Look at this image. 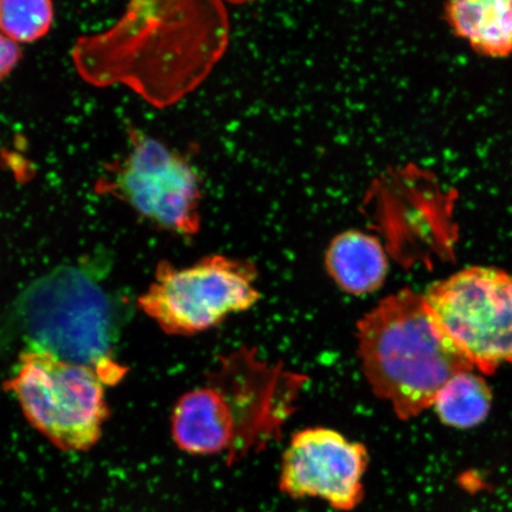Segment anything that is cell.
Returning a JSON list of instances; mask_svg holds the SVG:
<instances>
[{"label": "cell", "mask_w": 512, "mask_h": 512, "mask_svg": "<svg viewBox=\"0 0 512 512\" xmlns=\"http://www.w3.org/2000/svg\"><path fill=\"white\" fill-rule=\"evenodd\" d=\"M256 278L253 266L226 256L183 268L162 262L138 306L166 334H201L259 302Z\"/></svg>", "instance_id": "cell-6"}, {"label": "cell", "mask_w": 512, "mask_h": 512, "mask_svg": "<svg viewBox=\"0 0 512 512\" xmlns=\"http://www.w3.org/2000/svg\"><path fill=\"white\" fill-rule=\"evenodd\" d=\"M454 35L477 54L503 59L512 54V0H454L445 5Z\"/></svg>", "instance_id": "cell-10"}, {"label": "cell", "mask_w": 512, "mask_h": 512, "mask_svg": "<svg viewBox=\"0 0 512 512\" xmlns=\"http://www.w3.org/2000/svg\"><path fill=\"white\" fill-rule=\"evenodd\" d=\"M307 381L254 349L236 350L222 358L207 384L177 401L172 439L191 456L226 453L229 463L238 462L281 437Z\"/></svg>", "instance_id": "cell-2"}, {"label": "cell", "mask_w": 512, "mask_h": 512, "mask_svg": "<svg viewBox=\"0 0 512 512\" xmlns=\"http://www.w3.org/2000/svg\"><path fill=\"white\" fill-rule=\"evenodd\" d=\"M21 60V49L0 31V81H3Z\"/></svg>", "instance_id": "cell-14"}, {"label": "cell", "mask_w": 512, "mask_h": 512, "mask_svg": "<svg viewBox=\"0 0 512 512\" xmlns=\"http://www.w3.org/2000/svg\"><path fill=\"white\" fill-rule=\"evenodd\" d=\"M227 42L220 3L133 2L112 28L80 38L73 61L91 85H123L164 108L207 78Z\"/></svg>", "instance_id": "cell-1"}, {"label": "cell", "mask_w": 512, "mask_h": 512, "mask_svg": "<svg viewBox=\"0 0 512 512\" xmlns=\"http://www.w3.org/2000/svg\"><path fill=\"white\" fill-rule=\"evenodd\" d=\"M96 190L120 198L158 227L181 235L200 228V183L187 160L155 138L131 133L127 156Z\"/></svg>", "instance_id": "cell-8"}, {"label": "cell", "mask_w": 512, "mask_h": 512, "mask_svg": "<svg viewBox=\"0 0 512 512\" xmlns=\"http://www.w3.org/2000/svg\"><path fill=\"white\" fill-rule=\"evenodd\" d=\"M53 21V4L46 0H0V31L16 43L40 40Z\"/></svg>", "instance_id": "cell-13"}, {"label": "cell", "mask_w": 512, "mask_h": 512, "mask_svg": "<svg viewBox=\"0 0 512 512\" xmlns=\"http://www.w3.org/2000/svg\"><path fill=\"white\" fill-rule=\"evenodd\" d=\"M325 262L335 283L354 296L379 290L389 267L381 242L357 230L337 236L326 252Z\"/></svg>", "instance_id": "cell-11"}, {"label": "cell", "mask_w": 512, "mask_h": 512, "mask_svg": "<svg viewBox=\"0 0 512 512\" xmlns=\"http://www.w3.org/2000/svg\"><path fill=\"white\" fill-rule=\"evenodd\" d=\"M435 322L483 374L512 364V274L471 266L424 294Z\"/></svg>", "instance_id": "cell-7"}, {"label": "cell", "mask_w": 512, "mask_h": 512, "mask_svg": "<svg viewBox=\"0 0 512 512\" xmlns=\"http://www.w3.org/2000/svg\"><path fill=\"white\" fill-rule=\"evenodd\" d=\"M492 405L491 388L473 370L451 377L435 398L433 408L444 425L472 428L488 418Z\"/></svg>", "instance_id": "cell-12"}, {"label": "cell", "mask_w": 512, "mask_h": 512, "mask_svg": "<svg viewBox=\"0 0 512 512\" xmlns=\"http://www.w3.org/2000/svg\"><path fill=\"white\" fill-rule=\"evenodd\" d=\"M369 464L366 446L330 428L293 435L281 462L279 485L287 496L315 498L339 511L361 503Z\"/></svg>", "instance_id": "cell-9"}, {"label": "cell", "mask_w": 512, "mask_h": 512, "mask_svg": "<svg viewBox=\"0 0 512 512\" xmlns=\"http://www.w3.org/2000/svg\"><path fill=\"white\" fill-rule=\"evenodd\" d=\"M23 319L31 345L95 369L108 386L123 379L125 370L112 356L110 300L85 271L62 267L38 281L23 304Z\"/></svg>", "instance_id": "cell-5"}, {"label": "cell", "mask_w": 512, "mask_h": 512, "mask_svg": "<svg viewBox=\"0 0 512 512\" xmlns=\"http://www.w3.org/2000/svg\"><path fill=\"white\" fill-rule=\"evenodd\" d=\"M357 341L371 389L402 420L433 407L451 377L475 369L435 322L424 294L408 288L358 322Z\"/></svg>", "instance_id": "cell-3"}, {"label": "cell", "mask_w": 512, "mask_h": 512, "mask_svg": "<svg viewBox=\"0 0 512 512\" xmlns=\"http://www.w3.org/2000/svg\"><path fill=\"white\" fill-rule=\"evenodd\" d=\"M106 386L95 369L31 344L5 383L29 424L70 452L91 450L101 439L110 416Z\"/></svg>", "instance_id": "cell-4"}]
</instances>
